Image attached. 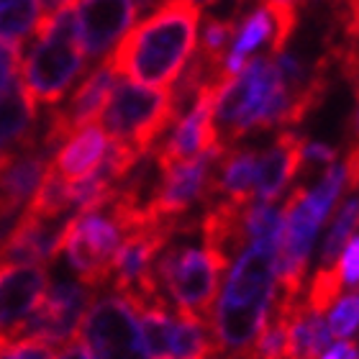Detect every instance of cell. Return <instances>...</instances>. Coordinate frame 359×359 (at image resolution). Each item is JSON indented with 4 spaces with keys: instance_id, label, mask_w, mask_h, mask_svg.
Here are the masks:
<instances>
[{
    "instance_id": "16",
    "label": "cell",
    "mask_w": 359,
    "mask_h": 359,
    "mask_svg": "<svg viewBox=\"0 0 359 359\" xmlns=\"http://www.w3.org/2000/svg\"><path fill=\"white\" fill-rule=\"evenodd\" d=\"M36 103L15 75L0 93V165L11 154L36 142Z\"/></svg>"
},
{
    "instance_id": "30",
    "label": "cell",
    "mask_w": 359,
    "mask_h": 359,
    "mask_svg": "<svg viewBox=\"0 0 359 359\" xmlns=\"http://www.w3.org/2000/svg\"><path fill=\"white\" fill-rule=\"evenodd\" d=\"M0 359H57V349L41 339H0Z\"/></svg>"
},
{
    "instance_id": "21",
    "label": "cell",
    "mask_w": 359,
    "mask_h": 359,
    "mask_svg": "<svg viewBox=\"0 0 359 359\" xmlns=\"http://www.w3.org/2000/svg\"><path fill=\"white\" fill-rule=\"evenodd\" d=\"M216 344L210 334L208 318L187 316L175 311L172 326L167 334L165 349L159 359H213Z\"/></svg>"
},
{
    "instance_id": "31",
    "label": "cell",
    "mask_w": 359,
    "mask_h": 359,
    "mask_svg": "<svg viewBox=\"0 0 359 359\" xmlns=\"http://www.w3.org/2000/svg\"><path fill=\"white\" fill-rule=\"evenodd\" d=\"M334 269H337L341 287H359V233L346 241Z\"/></svg>"
},
{
    "instance_id": "1",
    "label": "cell",
    "mask_w": 359,
    "mask_h": 359,
    "mask_svg": "<svg viewBox=\"0 0 359 359\" xmlns=\"http://www.w3.org/2000/svg\"><path fill=\"white\" fill-rule=\"evenodd\" d=\"M277 303V252L259 244H244L226 267L208 313L216 354L249 359L257 337L272 321Z\"/></svg>"
},
{
    "instance_id": "11",
    "label": "cell",
    "mask_w": 359,
    "mask_h": 359,
    "mask_svg": "<svg viewBox=\"0 0 359 359\" xmlns=\"http://www.w3.org/2000/svg\"><path fill=\"white\" fill-rule=\"evenodd\" d=\"M113 88H116V72L103 60L95 69H90L88 77H83V83L77 85V90L69 95L67 103L49 116V123H46L39 144L46 151H52L67 136H72L83 126H90L93 118H97L103 113Z\"/></svg>"
},
{
    "instance_id": "27",
    "label": "cell",
    "mask_w": 359,
    "mask_h": 359,
    "mask_svg": "<svg viewBox=\"0 0 359 359\" xmlns=\"http://www.w3.org/2000/svg\"><path fill=\"white\" fill-rule=\"evenodd\" d=\"M233 36H236V23L233 21H221V18H213V15H205L201 31V49L198 52L208 60H226V49L233 44Z\"/></svg>"
},
{
    "instance_id": "43",
    "label": "cell",
    "mask_w": 359,
    "mask_h": 359,
    "mask_svg": "<svg viewBox=\"0 0 359 359\" xmlns=\"http://www.w3.org/2000/svg\"><path fill=\"white\" fill-rule=\"evenodd\" d=\"M357 359H359V357H357Z\"/></svg>"
},
{
    "instance_id": "18",
    "label": "cell",
    "mask_w": 359,
    "mask_h": 359,
    "mask_svg": "<svg viewBox=\"0 0 359 359\" xmlns=\"http://www.w3.org/2000/svg\"><path fill=\"white\" fill-rule=\"evenodd\" d=\"M108 144H111V139L103 131V126H95V123L83 126L57 147L52 170L67 182H77L100 167L105 151H108Z\"/></svg>"
},
{
    "instance_id": "3",
    "label": "cell",
    "mask_w": 359,
    "mask_h": 359,
    "mask_svg": "<svg viewBox=\"0 0 359 359\" xmlns=\"http://www.w3.org/2000/svg\"><path fill=\"white\" fill-rule=\"evenodd\" d=\"M85 65L88 57L80 44L75 6H67L39 21L36 41L23 57L18 77L36 108L60 105L83 75Z\"/></svg>"
},
{
    "instance_id": "36",
    "label": "cell",
    "mask_w": 359,
    "mask_h": 359,
    "mask_svg": "<svg viewBox=\"0 0 359 359\" xmlns=\"http://www.w3.org/2000/svg\"><path fill=\"white\" fill-rule=\"evenodd\" d=\"M77 0H41V18H46V15H54L57 11H62V8L67 6H75Z\"/></svg>"
},
{
    "instance_id": "37",
    "label": "cell",
    "mask_w": 359,
    "mask_h": 359,
    "mask_svg": "<svg viewBox=\"0 0 359 359\" xmlns=\"http://www.w3.org/2000/svg\"><path fill=\"white\" fill-rule=\"evenodd\" d=\"M165 3V0H134V6H136V13L139 15H147L149 11H154V8H159Z\"/></svg>"
},
{
    "instance_id": "10",
    "label": "cell",
    "mask_w": 359,
    "mask_h": 359,
    "mask_svg": "<svg viewBox=\"0 0 359 359\" xmlns=\"http://www.w3.org/2000/svg\"><path fill=\"white\" fill-rule=\"evenodd\" d=\"M218 90H221V85L203 90L201 95L195 97V103L180 116V121L175 123L172 134L165 139V144L157 151H151L159 170H167V167L187 162L193 157H201L205 151L226 149L221 144V136H218L216 118H213Z\"/></svg>"
},
{
    "instance_id": "9",
    "label": "cell",
    "mask_w": 359,
    "mask_h": 359,
    "mask_svg": "<svg viewBox=\"0 0 359 359\" xmlns=\"http://www.w3.org/2000/svg\"><path fill=\"white\" fill-rule=\"evenodd\" d=\"M226 149L205 151L201 157H193L187 162L159 170V180L154 198L149 203L151 216L162 221H180L182 213L193 208L195 203H210V187H213V172H216L218 159L224 157Z\"/></svg>"
},
{
    "instance_id": "20",
    "label": "cell",
    "mask_w": 359,
    "mask_h": 359,
    "mask_svg": "<svg viewBox=\"0 0 359 359\" xmlns=\"http://www.w3.org/2000/svg\"><path fill=\"white\" fill-rule=\"evenodd\" d=\"M277 313L285 316L287 326V359H316L334 341L326 316L316 313L303 303L277 306Z\"/></svg>"
},
{
    "instance_id": "6",
    "label": "cell",
    "mask_w": 359,
    "mask_h": 359,
    "mask_svg": "<svg viewBox=\"0 0 359 359\" xmlns=\"http://www.w3.org/2000/svg\"><path fill=\"white\" fill-rule=\"evenodd\" d=\"M123 226L108 208L77 213L67 221L62 255L69 269L90 290H97L111 283L113 259L123 244Z\"/></svg>"
},
{
    "instance_id": "35",
    "label": "cell",
    "mask_w": 359,
    "mask_h": 359,
    "mask_svg": "<svg viewBox=\"0 0 359 359\" xmlns=\"http://www.w3.org/2000/svg\"><path fill=\"white\" fill-rule=\"evenodd\" d=\"M57 359H95V357L90 354V349L80 339H72L69 344H65L60 352H57Z\"/></svg>"
},
{
    "instance_id": "24",
    "label": "cell",
    "mask_w": 359,
    "mask_h": 359,
    "mask_svg": "<svg viewBox=\"0 0 359 359\" xmlns=\"http://www.w3.org/2000/svg\"><path fill=\"white\" fill-rule=\"evenodd\" d=\"M359 229V198L346 201L341 208H339L334 224H331L329 233H326V241H323L321 249V267H334L341 255V249L346 247V241L352 239L354 231Z\"/></svg>"
},
{
    "instance_id": "29",
    "label": "cell",
    "mask_w": 359,
    "mask_h": 359,
    "mask_svg": "<svg viewBox=\"0 0 359 359\" xmlns=\"http://www.w3.org/2000/svg\"><path fill=\"white\" fill-rule=\"evenodd\" d=\"M272 15V41H269V54L277 57V54L285 52L287 41L292 39L295 29H298V6L295 3H275V0H267L264 3Z\"/></svg>"
},
{
    "instance_id": "23",
    "label": "cell",
    "mask_w": 359,
    "mask_h": 359,
    "mask_svg": "<svg viewBox=\"0 0 359 359\" xmlns=\"http://www.w3.org/2000/svg\"><path fill=\"white\" fill-rule=\"evenodd\" d=\"M41 0H0V39L18 41L36 34Z\"/></svg>"
},
{
    "instance_id": "32",
    "label": "cell",
    "mask_w": 359,
    "mask_h": 359,
    "mask_svg": "<svg viewBox=\"0 0 359 359\" xmlns=\"http://www.w3.org/2000/svg\"><path fill=\"white\" fill-rule=\"evenodd\" d=\"M337 162V151L326 147V144L318 142H303V165L308 167H326L329 170L331 165Z\"/></svg>"
},
{
    "instance_id": "40",
    "label": "cell",
    "mask_w": 359,
    "mask_h": 359,
    "mask_svg": "<svg viewBox=\"0 0 359 359\" xmlns=\"http://www.w3.org/2000/svg\"><path fill=\"white\" fill-rule=\"evenodd\" d=\"M275 3H298V0H275Z\"/></svg>"
},
{
    "instance_id": "5",
    "label": "cell",
    "mask_w": 359,
    "mask_h": 359,
    "mask_svg": "<svg viewBox=\"0 0 359 359\" xmlns=\"http://www.w3.org/2000/svg\"><path fill=\"white\" fill-rule=\"evenodd\" d=\"M175 118L177 108L172 90H157L123 80L113 88L100 113V126L111 142L126 144L139 157H147Z\"/></svg>"
},
{
    "instance_id": "13",
    "label": "cell",
    "mask_w": 359,
    "mask_h": 359,
    "mask_svg": "<svg viewBox=\"0 0 359 359\" xmlns=\"http://www.w3.org/2000/svg\"><path fill=\"white\" fill-rule=\"evenodd\" d=\"M80 44L88 60H105L136 21L134 0H77Z\"/></svg>"
},
{
    "instance_id": "38",
    "label": "cell",
    "mask_w": 359,
    "mask_h": 359,
    "mask_svg": "<svg viewBox=\"0 0 359 359\" xmlns=\"http://www.w3.org/2000/svg\"><path fill=\"white\" fill-rule=\"evenodd\" d=\"M13 77H15V75H8V72H0V93H3V90L8 88V83H11Z\"/></svg>"
},
{
    "instance_id": "22",
    "label": "cell",
    "mask_w": 359,
    "mask_h": 359,
    "mask_svg": "<svg viewBox=\"0 0 359 359\" xmlns=\"http://www.w3.org/2000/svg\"><path fill=\"white\" fill-rule=\"evenodd\" d=\"M283 208H277L272 203L252 201L244 208V236H247V244H259V247L277 252L280 241H283Z\"/></svg>"
},
{
    "instance_id": "15",
    "label": "cell",
    "mask_w": 359,
    "mask_h": 359,
    "mask_svg": "<svg viewBox=\"0 0 359 359\" xmlns=\"http://www.w3.org/2000/svg\"><path fill=\"white\" fill-rule=\"evenodd\" d=\"M49 151L39 142L23 147L0 165V221L13 218L36 195L49 172Z\"/></svg>"
},
{
    "instance_id": "12",
    "label": "cell",
    "mask_w": 359,
    "mask_h": 359,
    "mask_svg": "<svg viewBox=\"0 0 359 359\" xmlns=\"http://www.w3.org/2000/svg\"><path fill=\"white\" fill-rule=\"evenodd\" d=\"M72 218V216H69ZM69 218H41L23 210L13 229L0 239V267L52 262L62 252Z\"/></svg>"
},
{
    "instance_id": "41",
    "label": "cell",
    "mask_w": 359,
    "mask_h": 359,
    "mask_svg": "<svg viewBox=\"0 0 359 359\" xmlns=\"http://www.w3.org/2000/svg\"><path fill=\"white\" fill-rule=\"evenodd\" d=\"M203 3H208V0H203Z\"/></svg>"
},
{
    "instance_id": "4",
    "label": "cell",
    "mask_w": 359,
    "mask_h": 359,
    "mask_svg": "<svg viewBox=\"0 0 359 359\" xmlns=\"http://www.w3.org/2000/svg\"><path fill=\"white\" fill-rule=\"evenodd\" d=\"M226 267L224 257L205 244L170 241L154 262V287L172 311L208 318Z\"/></svg>"
},
{
    "instance_id": "8",
    "label": "cell",
    "mask_w": 359,
    "mask_h": 359,
    "mask_svg": "<svg viewBox=\"0 0 359 359\" xmlns=\"http://www.w3.org/2000/svg\"><path fill=\"white\" fill-rule=\"evenodd\" d=\"M93 290L80 280L60 277L46 285L44 298L39 300L36 311L23 321V326L15 331V337H34L52 346H65L72 339H77L80 323L85 318Z\"/></svg>"
},
{
    "instance_id": "33",
    "label": "cell",
    "mask_w": 359,
    "mask_h": 359,
    "mask_svg": "<svg viewBox=\"0 0 359 359\" xmlns=\"http://www.w3.org/2000/svg\"><path fill=\"white\" fill-rule=\"evenodd\" d=\"M23 62V52L18 41H8V39H0V72H8V75H18Z\"/></svg>"
},
{
    "instance_id": "14",
    "label": "cell",
    "mask_w": 359,
    "mask_h": 359,
    "mask_svg": "<svg viewBox=\"0 0 359 359\" xmlns=\"http://www.w3.org/2000/svg\"><path fill=\"white\" fill-rule=\"evenodd\" d=\"M49 275L41 264H18L0 272V339H13L44 298Z\"/></svg>"
},
{
    "instance_id": "2",
    "label": "cell",
    "mask_w": 359,
    "mask_h": 359,
    "mask_svg": "<svg viewBox=\"0 0 359 359\" xmlns=\"http://www.w3.org/2000/svg\"><path fill=\"white\" fill-rule=\"evenodd\" d=\"M201 18L193 0H165L121 39L105 62L128 83L170 90L193 60Z\"/></svg>"
},
{
    "instance_id": "26",
    "label": "cell",
    "mask_w": 359,
    "mask_h": 359,
    "mask_svg": "<svg viewBox=\"0 0 359 359\" xmlns=\"http://www.w3.org/2000/svg\"><path fill=\"white\" fill-rule=\"evenodd\" d=\"M326 323L334 339L341 341H354L359 334V290L341 292L326 311Z\"/></svg>"
},
{
    "instance_id": "42",
    "label": "cell",
    "mask_w": 359,
    "mask_h": 359,
    "mask_svg": "<svg viewBox=\"0 0 359 359\" xmlns=\"http://www.w3.org/2000/svg\"><path fill=\"white\" fill-rule=\"evenodd\" d=\"M208 3H213V0H208Z\"/></svg>"
},
{
    "instance_id": "19",
    "label": "cell",
    "mask_w": 359,
    "mask_h": 359,
    "mask_svg": "<svg viewBox=\"0 0 359 359\" xmlns=\"http://www.w3.org/2000/svg\"><path fill=\"white\" fill-rule=\"evenodd\" d=\"M257 167H259V154L255 149H226L213 172L210 203L229 201L236 205H249L255 201Z\"/></svg>"
},
{
    "instance_id": "17",
    "label": "cell",
    "mask_w": 359,
    "mask_h": 359,
    "mask_svg": "<svg viewBox=\"0 0 359 359\" xmlns=\"http://www.w3.org/2000/svg\"><path fill=\"white\" fill-rule=\"evenodd\" d=\"M303 165V139L298 134H280L267 151L259 154L255 201L272 203Z\"/></svg>"
},
{
    "instance_id": "34",
    "label": "cell",
    "mask_w": 359,
    "mask_h": 359,
    "mask_svg": "<svg viewBox=\"0 0 359 359\" xmlns=\"http://www.w3.org/2000/svg\"><path fill=\"white\" fill-rule=\"evenodd\" d=\"M359 357V346L354 341H341V339H334L326 349L316 359H357Z\"/></svg>"
},
{
    "instance_id": "7",
    "label": "cell",
    "mask_w": 359,
    "mask_h": 359,
    "mask_svg": "<svg viewBox=\"0 0 359 359\" xmlns=\"http://www.w3.org/2000/svg\"><path fill=\"white\" fill-rule=\"evenodd\" d=\"M77 339L95 359H149L142 341L139 303L118 290L93 295Z\"/></svg>"
},
{
    "instance_id": "25",
    "label": "cell",
    "mask_w": 359,
    "mask_h": 359,
    "mask_svg": "<svg viewBox=\"0 0 359 359\" xmlns=\"http://www.w3.org/2000/svg\"><path fill=\"white\" fill-rule=\"evenodd\" d=\"M346 187V170L344 165H334L326 170V172L321 175V180H318V185L313 187V190H306V208L313 213V218H318V221H326L331 213V208H334V203L339 201V195H341V190Z\"/></svg>"
},
{
    "instance_id": "28",
    "label": "cell",
    "mask_w": 359,
    "mask_h": 359,
    "mask_svg": "<svg viewBox=\"0 0 359 359\" xmlns=\"http://www.w3.org/2000/svg\"><path fill=\"white\" fill-rule=\"evenodd\" d=\"M249 359H287V326H285V316H272V321L262 329L257 337Z\"/></svg>"
},
{
    "instance_id": "39",
    "label": "cell",
    "mask_w": 359,
    "mask_h": 359,
    "mask_svg": "<svg viewBox=\"0 0 359 359\" xmlns=\"http://www.w3.org/2000/svg\"><path fill=\"white\" fill-rule=\"evenodd\" d=\"M357 95H359V90H357ZM354 131H357V136H359V108H357V116H354Z\"/></svg>"
}]
</instances>
